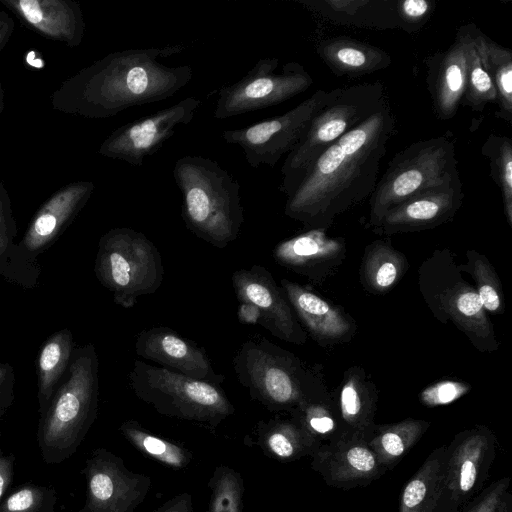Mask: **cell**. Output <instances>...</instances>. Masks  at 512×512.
<instances>
[{"mask_svg":"<svg viewBox=\"0 0 512 512\" xmlns=\"http://www.w3.org/2000/svg\"><path fill=\"white\" fill-rule=\"evenodd\" d=\"M481 154L489 161L491 177L500 189L504 214L512 228V141L505 135L490 134Z\"/></svg>","mask_w":512,"mask_h":512,"instance_id":"36","label":"cell"},{"mask_svg":"<svg viewBox=\"0 0 512 512\" xmlns=\"http://www.w3.org/2000/svg\"><path fill=\"white\" fill-rule=\"evenodd\" d=\"M435 1L402 0L396 1V15L399 29L415 33L422 29L435 10Z\"/></svg>","mask_w":512,"mask_h":512,"instance_id":"43","label":"cell"},{"mask_svg":"<svg viewBox=\"0 0 512 512\" xmlns=\"http://www.w3.org/2000/svg\"><path fill=\"white\" fill-rule=\"evenodd\" d=\"M5 91L2 85V82L0 80V115L2 114L4 107H5Z\"/></svg>","mask_w":512,"mask_h":512,"instance_id":"51","label":"cell"},{"mask_svg":"<svg viewBox=\"0 0 512 512\" xmlns=\"http://www.w3.org/2000/svg\"><path fill=\"white\" fill-rule=\"evenodd\" d=\"M511 480L500 478L483 488L459 512H512Z\"/></svg>","mask_w":512,"mask_h":512,"instance_id":"42","label":"cell"},{"mask_svg":"<svg viewBox=\"0 0 512 512\" xmlns=\"http://www.w3.org/2000/svg\"><path fill=\"white\" fill-rule=\"evenodd\" d=\"M461 180L414 195L390 208L373 231L379 235L433 229L451 221L463 204Z\"/></svg>","mask_w":512,"mask_h":512,"instance_id":"18","label":"cell"},{"mask_svg":"<svg viewBox=\"0 0 512 512\" xmlns=\"http://www.w3.org/2000/svg\"><path fill=\"white\" fill-rule=\"evenodd\" d=\"M281 287L294 313L320 346L352 340L357 326L344 309L288 279H281Z\"/></svg>","mask_w":512,"mask_h":512,"instance_id":"23","label":"cell"},{"mask_svg":"<svg viewBox=\"0 0 512 512\" xmlns=\"http://www.w3.org/2000/svg\"><path fill=\"white\" fill-rule=\"evenodd\" d=\"M31 30L70 48L84 38L86 24L78 2L73 0H0Z\"/></svg>","mask_w":512,"mask_h":512,"instance_id":"24","label":"cell"},{"mask_svg":"<svg viewBox=\"0 0 512 512\" xmlns=\"http://www.w3.org/2000/svg\"><path fill=\"white\" fill-rule=\"evenodd\" d=\"M465 257L466 263L460 264L461 271L470 274L474 279V287L486 312L504 313L505 297L502 283L490 260L474 249L467 250Z\"/></svg>","mask_w":512,"mask_h":512,"instance_id":"35","label":"cell"},{"mask_svg":"<svg viewBox=\"0 0 512 512\" xmlns=\"http://www.w3.org/2000/svg\"><path fill=\"white\" fill-rule=\"evenodd\" d=\"M377 399V388L362 368L353 366L345 372L335 403L344 434L368 441L376 425Z\"/></svg>","mask_w":512,"mask_h":512,"instance_id":"26","label":"cell"},{"mask_svg":"<svg viewBox=\"0 0 512 512\" xmlns=\"http://www.w3.org/2000/svg\"><path fill=\"white\" fill-rule=\"evenodd\" d=\"M210 497L207 512H242L244 481L227 465H218L208 482Z\"/></svg>","mask_w":512,"mask_h":512,"instance_id":"38","label":"cell"},{"mask_svg":"<svg viewBox=\"0 0 512 512\" xmlns=\"http://www.w3.org/2000/svg\"><path fill=\"white\" fill-rule=\"evenodd\" d=\"M40 268L29 261L19 248L9 247L0 237V276L26 288L37 285Z\"/></svg>","mask_w":512,"mask_h":512,"instance_id":"41","label":"cell"},{"mask_svg":"<svg viewBox=\"0 0 512 512\" xmlns=\"http://www.w3.org/2000/svg\"><path fill=\"white\" fill-rule=\"evenodd\" d=\"M311 457V468L325 484L341 490L368 486L387 472L367 441L356 435L322 443Z\"/></svg>","mask_w":512,"mask_h":512,"instance_id":"17","label":"cell"},{"mask_svg":"<svg viewBox=\"0 0 512 512\" xmlns=\"http://www.w3.org/2000/svg\"><path fill=\"white\" fill-rule=\"evenodd\" d=\"M15 382L14 368L8 363L0 362V420L14 402Z\"/></svg>","mask_w":512,"mask_h":512,"instance_id":"46","label":"cell"},{"mask_svg":"<svg viewBox=\"0 0 512 512\" xmlns=\"http://www.w3.org/2000/svg\"><path fill=\"white\" fill-rule=\"evenodd\" d=\"M119 430L140 452L163 465L183 469L191 463L192 453L188 449L178 443L151 434L135 420L124 421Z\"/></svg>","mask_w":512,"mask_h":512,"instance_id":"34","label":"cell"},{"mask_svg":"<svg viewBox=\"0 0 512 512\" xmlns=\"http://www.w3.org/2000/svg\"><path fill=\"white\" fill-rule=\"evenodd\" d=\"M430 421L407 418L390 424H376L367 443L380 464L392 470L419 442Z\"/></svg>","mask_w":512,"mask_h":512,"instance_id":"33","label":"cell"},{"mask_svg":"<svg viewBox=\"0 0 512 512\" xmlns=\"http://www.w3.org/2000/svg\"><path fill=\"white\" fill-rule=\"evenodd\" d=\"M14 29V19L7 12L0 11V52L10 41Z\"/></svg>","mask_w":512,"mask_h":512,"instance_id":"49","label":"cell"},{"mask_svg":"<svg viewBox=\"0 0 512 512\" xmlns=\"http://www.w3.org/2000/svg\"><path fill=\"white\" fill-rule=\"evenodd\" d=\"M455 145L447 136L412 143L396 153L369 198L368 226L378 227L392 207L421 192L459 180Z\"/></svg>","mask_w":512,"mask_h":512,"instance_id":"7","label":"cell"},{"mask_svg":"<svg viewBox=\"0 0 512 512\" xmlns=\"http://www.w3.org/2000/svg\"><path fill=\"white\" fill-rule=\"evenodd\" d=\"M183 45L127 49L80 69L53 91V110L87 119H106L124 110L172 97L193 77L191 66L159 61Z\"/></svg>","mask_w":512,"mask_h":512,"instance_id":"2","label":"cell"},{"mask_svg":"<svg viewBox=\"0 0 512 512\" xmlns=\"http://www.w3.org/2000/svg\"><path fill=\"white\" fill-rule=\"evenodd\" d=\"M395 129L389 101L325 149L287 197L284 213L311 229L335 219L372 195Z\"/></svg>","mask_w":512,"mask_h":512,"instance_id":"1","label":"cell"},{"mask_svg":"<svg viewBox=\"0 0 512 512\" xmlns=\"http://www.w3.org/2000/svg\"><path fill=\"white\" fill-rule=\"evenodd\" d=\"M153 512H193L192 497L188 493H181Z\"/></svg>","mask_w":512,"mask_h":512,"instance_id":"48","label":"cell"},{"mask_svg":"<svg viewBox=\"0 0 512 512\" xmlns=\"http://www.w3.org/2000/svg\"><path fill=\"white\" fill-rule=\"evenodd\" d=\"M346 252L344 238L331 237L315 228L280 242L273 257L279 265L321 284L338 271Z\"/></svg>","mask_w":512,"mask_h":512,"instance_id":"21","label":"cell"},{"mask_svg":"<svg viewBox=\"0 0 512 512\" xmlns=\"http://www.w3.org/2000/svg\"><path fill=\"white\" fill-rule=\"evenodd\" d=\"M129 383L138 399L168 417L216 427L235 412L218 385L139 360L134 361Z\"/></svg>","mask_w":512,"mask_h":512,"instance_id":"9","label":"cell"},{"mask_svg":"<svg viewBox=\"0 0 512 512\" xmlns=\"http://www.w3.org/2000/svg\"><path fill=\"white\" fill-rule=\"evenodd\" d=\"M297 3L338 25L374 30L399 28L396 1L392 0H297Z\"/></svg>","mask_w":512,"mask_h":512,"instance_id":"28","label":"cell"},{"mask_svg":"<svg viewBox=\"0 0 512 512\" xmlns=\"http://www.w3.org/2000/svg\"><path fill=\"white\" fill-rule=\"evenodd\" d=\"M57 491L53 486L24 483L9 490L0 512H55Z\"/></svg>","mask_w":512,"mask_h":512,"instance_id":"40","label":"cell"},{"mask_svg":"<svg viewBox=\"0 0 512 512\" xmlns=\"http://www.w3.org/2000/svg\"><path fill=\"white\" fill-rule=\"evenodd\" d=\"M448 248L436 249L418 269L423 301L441 323H452L479 352L490 353L500 343L477 291L462 275Z\"/></svg>","mask_w":512,"mask_h":512,"instance_id":"5","label":"cell"},{"mask_svg":"<svg viewBox=\"0 0 512 512\" xmlns=\"http://www.w3.org/2000/svg\"><path fill=\"white\" fill-rule=\"evenodd\" d=\"M496 455V436L482 424L458 432L446 446V485L459 511L484 488Z\"/></svg>","mask_w":512,"mask_h":512,"instance_id":"15","label":"cell"},{"mask_svg":"<svg viewBox=\"0 0 512 512\" xmlns=\"http://www.w3.org/2000/svg\"><path fill=\"white\" fill-rule=\"evenodd\" d=\"M94 271L116 304L132 308L140 296L160 287L164 268L156 246L141 232L113 228L98 243Z\"/></svg>","mask_w":512,"mask_h":512,"instance_id":"10","label":"cell"},{"mask_svg":"<svg viewBox=\"0 0 512 512\" xmlns=\"http://www.w3.org/2000/svg\"><path fill=\"white\" fill-rule=\"evenodd\" d=\"M135 352L185 376L216 385L222 382L206 354L171 329L154 327L141 331L136 339Z\"/></svg>","mask_w":512,"mask_h":512,"instance_id":"22","label":"cell"},{"mask_svg":"<svg viewBox=\"0 0 512 512\" xmlns=\"http://www.w3.org/2000/svg\"><path fill=\"white\" fill-rule=\"evenodd\" d=\"M316 52L337 77L359 78L385 69L392 62L385 50L348 36L322 40Z\"/></svg>","mask_w":512,"mask_h":512,"instance_id":"27","label":"cell"},{"mask_svg":"<svg viewBox=\"0 0 512 512\" xmlns=\"http://www.w3.org/2000/svg\"><path fill=\"white\" fill-rule=\"evenodd\" d=\"M86 499L78 512H134L147 497L150 477L128 469L121 457L94 449L85 461Z\"/></svg>","mask_w":512,"mask_h":512,"instance_id":"14","label":"cell"},{"mask_svg":"<svg viewBox=\"0 0 512 512\" xmlns=\"http://www.w3.org/2000/svg\"><path fill=\"white\" fill-rule=\"evenodd\" d=\"M471 390V385L464 381L440 380L425 389L419 395L421 403L428 407L450 404Z\"/></svg>","mask_w":512,"mask_h":512,"instance_id":"44","label":"cell"},{"mask_svg":"<svg viewBox=\"0 0 512 512\" xmlns=\"http://www.w3.org/2000/svg\"><path fill=\"white\" fill-rule=\"evenodd\" d=\"M95 185L91 181H75L54 192L39 207L17 244L22 254L31 262L46 250L90 199Z\"/></svg>","mask_w":512,"mask_h":512,"instance_id":"19","label":"cell"},{"mask_svg":"<svg viewBox=\"0 0 512 512\" xmlns=\"http://www.w3.org/2000/svg\"><path fill=\"white\" fill-rule=\"evenodd\" d=\"M256 435L257 444L263 453L282 462L312 456L322 444L292 417L261 422Z\"/></svg>","mask_w":512,"mask_h":512,"instance_id":"29","label":"cell"},{"mask_svg":"<svg viewBox=\"0 0 512 512\" xmlns=\"http://www.w3.org/2000/svg\"><path fill=\"white\" fill-rule=\"evenodd\" d=\"M17 235V225L13 216L11 201L7 190L0 182V237L6 245L18 248L14 243Z\"/></svg>","mask_w":512,"mask_h":512,"instance_id":"45","label":"cell"},{"mask_svg":"<svg viewBox=\"0 0 512 512\" xmlns=\"http://www.w3.org/2000/svg\"><path fill=\"white\" fill-rule=\"evenodd\" d=\"M238 318L241 322L247 324H259V312L249 303H240L238 309Z\"/></svg>","mask_w":512,"mask_h":512,"instance_id":"50","label":"cell"},{"mask_svg":"<svg viewBox=\"0 0 512 512\" xmlns=\"http://www.w3.org/2000/svg\"><path fill=\"white\" fill-rule=\"evenodd\" d=\"M232 285L240 303H249L259 312V324L273 336L297 345L307 340L282 289L262 266L239 269L232 275Z\"/></svg>","mask_w":512,"mask_h":512,"instance_id":"16","label":"cell"},{"mask_svg":"<svg viewBox=\"0 0 512 512\" xmlns=\"http://www.w3.org/2000/svg\"><path fill=\"white\" fill-rule=\"evenodd\" d=\"M15 468V456L0 447V503L9 492Z\"/></svg>","mask_w":512,"mask_h":512,"instance_id":"47","label":"cell"},{"mask_svg":"<svg viewBox=\"0 0 512 512\" xmlns=\"http://www.w3.org/2000/svg\"><path fill=\"white\" fill-rule=\"evenodd\" d=\"M446 445L435 448L404 486L398 512H459L446 485Z\"/></svg>","mask_w":512,"mask_h":512,"instance_id":"25","label":"cell"},{"mask_svg":"<svg viewBox=\"0 0 512 512\" xmlns=\"http://www.w3.org/2000/svg\"><path fill=\"white\" fill-rule=\"evenodd\" d=\"M470 27V44L467 53L466 84L461 104L475 112H482L487 104L495 103L497 93L494 83L483 69L475 49Z\"/></svg>","mask_w":512,"mask_h":512,"instance_id":"39","label":"cell"},{"mask_svg":"<svg viewBox=\"0 0 512 512\" xmlns=\"http://www.w3.org/2000/svg\"><path fill=\"white\" fill-rule=\"evenodd\" d=\"M290 414L322 443L336 440L344 434L336 404L329 395L307 401Z\"/></svg>","mask_w":512,"mask_h":512,"instance_id":"37","label":"cell"},{"mask_svg":"<svg viewBox=\"0 0 512 512\" xmlns=\"http://www.w3.org/2000/svg\"><path fill=\"white\" fill-rule=\"evenodd\" d=\"M238 381L271 411H288L329 394L292 353L265 340H248L233 358Z\"/></svg>","mask_w":512,"mask_h":512,"instance_id":"6","label":"cell"},{"mask_svg":"<svg viewBox=\"0 0 512 512\" xmlns=\"http://www.w3.org/2000/svg\"><path fill=\"white\" fill-rule=\"evenodd\" d=\"M279 59L266 57L237 82L218 91L214 118L223 120L281 104L308 90L313 79L304 66L289 62L277 71Z\"/></svg>","mask_w":512,"mask_h":512,"instance_id":"11","label":"cell"},{"mask_svg":"<svg viewBox=\"0 0 512 512\" xmlns=\"http://www.w3.org/2000/svg\"><path fill=\"white\" fill-rule=\"evenodd\" d=\"M173 177L186 227L219 248L233 242L244 223L238 181L216 161L191 155L176 161Z\"/></svg>","mask_w":512,"mask_h":512,"instance_id":"4","label":"cell"},{"mask_svg":"<svg viewBox=\"0 0 512 512\" xmlns=\"http://www.w3.org/2000/svg\"><path fill=\"white\" fill-rule=\"evenodd\" d=\"M74 348L73 334L67 328L54 332L40 348L36 361L40 416L46 411L64 377Z\"/></svg>","mask_w":512,"mask_h":512,"instance_id":"31","label":"cell"},{"mask_svg":"<svg viewBox=\"0 0 512 512\" xmlns=\"http://www.w3.org/2000/svg\"><path fill=\"white\" fill-rule=\"evenodd\" d=\"M470 39L469 24L462 25L448 49L424 59L427 89L434 114L439 120L452 119L462 102Z\"/></svg>","mask_w":512,"mask_h":512,"instance_id":"20","label":"cell"},{"mask_svg":"<svg viewBox=\"0 0 512 512\" xmlns=\"http://www.w3.org/2000/svg\"><path fill=\"white\" fill-rule=\"evenodd\" d=\"M409 263L405 255L384 240L366 245L359 269V279L365 291L383 295L403 278Z\"/></svg>","mask_w":512,"mask_h":512,"instance_id":"30","label":"cell"},{"mask_svg":"<svg viewBox=\"0 0 512 512\" xmlns=\"http://www.w3.org/2000/svg\"><path fill=\"white\" fill-rule=\"evenodd\" d=\"M473 44L481 65L495 85L498 110L496 116L512 122V52L486 36L471 23Z\"/></svg>","mask_w":512,"mask_h":512,"instance_id":"32","label":"cell"},{"mask_svg":"<svg viewBox=\"0 0 512 512\" xmlns=\"http://www.w3.org/2000/svg\"><path fill=\"white\" fill-rule=\"evenodd\" d=\"M387 100L384 86L380 82L341 88L314 115L299 142L287 154L281 168L280 191L288 197L307 168L325 149L363 123Z\"/></svg>","mask_w":512,"mask_h":512,"instance_id":"8","label":"cell"},{"mask_svg":"<svg viewBox=\"0 0 512 512\" xmlns=\"http://www.w3.org/2000/svg\"><path fill=\"white\" fill-rule=\"evenodd\" d=\"M98 368L93 344L74 348L69 367L39 420L37 442L46 464H60L73 456L93 425L98 410Z\"/></svg>","mask_w":512,"mask_h":512,"instance_id":"3","label":"cell"},{"mask_svg":"<svg viewBox=\"0 0 512 512\" xmlns=\"http://www.w3.org/2000/svg\"><path fill=\"white\" fill-rule=\"evenodd\" d=\"M201 104L196 97H186L172 106L120 126L101 143L97 153L142 166L145 158L158 152L179 126L193 120Z\"/></svg>","mask_w":512,"mask_h":512,"instance_id":"13","label":"cell"},{"mask_svg":"<svg viewBox=\"0 0 512 512\" xmlns=\"http://www.w3.org/2000/svg\"><path fill=\"white\" fill-rule=\"evenodd\" d=\"M341 88L316 90L291 110L253 125L224 130L222 139L239 146L252 168L268 165L273 168L289 153L307 130L314 115L334 98Z\"/></svg>","mask_w":512,"mask_h":512,"instance_id":"12","label":"cell"}]
</instances>
